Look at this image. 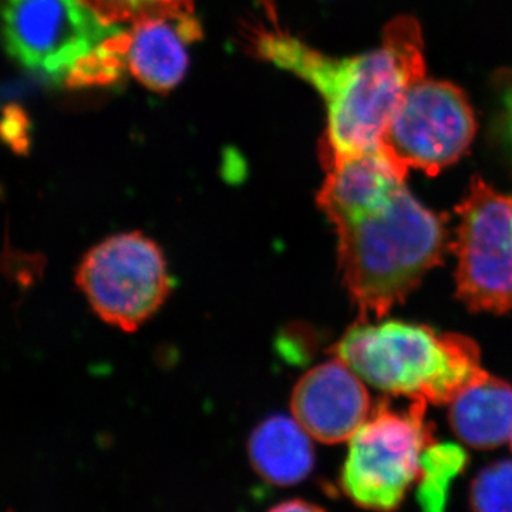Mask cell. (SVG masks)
Instances as JSON below:
<instances>
[{
  "instance_id": "11",
  "label": "cell",
  "mask_w": 512,
  "mask_h": 512,
  "mask_svg": "<svg viewBox=\"0 0 512 512\" xmlns=\"http://www.w3.org/2000/svg\"><path fill=\"white\" fill-rule=\"evenodd\" d=\"M248 456L255 473L279 487L301 483L315 466L312 437L295 417L284 414L268 417L255 427Z\"/></svg>"
},
{
  "instance_id": "7",
  "label": "cell",
  "mask_w": 512,
  "mask_h": 512,
  "mask_svg": "<svg viewBox=\"0 0 512 512\" xmlns=\"http://www.w3.org/2000/svg\"><path fill=\"white\" fill-rule=\"evenodd\" d=\"M121 30L86 0H5L3 33L9 55L52 80H67Z\"/></svg>"
},
{
  "instance_id": "8",
  "label": "cell",
  "mask_w": 512,
  "mask_h": 512,
  "mask_svg": "<svg viewBox=\"0 0 512 512\" xmlns=\"http://www.w3.org/2000/svg\"><path fill=\"white\" fill-rule=\"evenodd\" d=\"M476 128L463 90L423 77L407 89L394 111L382 148L407 170L436 175L467 153Z\"/></svg>"
},
{
  "instance_id": "15",
  "label": "cell",
  "mask_w": 512,
  "mask_h": 512,
  "mask_svg": "<svg viewBox=\"0 0 512 512\" xmlns=\"http://www.w3.org/2000/svg\"><path fill=\"white\" fill-rule=\"evenodd\" d=\"M473 512H512V461L487 466L474 478L470 490Z\"/></svg>"
},
{
  "instance_id": "12",
  "label": "cell",
  "mask_w": 512,
  "mask_h": 512,
  "mask_svg": "<svg viewBox=\"0 0 512 512\" xmlns=\"http://www.w3.org/2000/svg\"><path fill=\"white\" fill-rule=\"evenodd\" d=\"M450 424L468 446L488 450L512 437V386L487 373L450 403Z\"/></svg>"
},
{
  "instance_id": "14",
  "label": "cell",
  "mask_w": 512,
  "mask_h": 512,
  "mask_svg": "<svg viewBox=\"0 0 512 512\" xmlns=\"http://www.w3.org/2000/svg\"><path fill=\"white\" fill-rule=\"evenodd\" d=\"M109 25L131 26L141 20L194 13V0H86Z\"/></svg>"
},
{
  "instance_id": "4",
  "label": "cell",
  "mask_w": 512,
  "mask_h": 512,
  "mask_svg": "<svg viewBox=\"0 0 512 512\" xmlns=\"http://www.w3.org/2000/svg\"><path fill=\"white\" fill-rule=\"evenodd\" d=\"M426 407L424 400H414L399 412L380 402L349 440L340 487L360 508L397 510L419 480L421 457L434 443Z\"/></svg>"
},
{
  "instance_id": "5",
  "label": "cell",
  "mask_w": 512,
  "mask_h": 512,
  "mask_svg": "<svg viewBox=\"0 0 512 512\" xmlns=\"http://www.w3.org/2000/svg\"><path fill=\"white\" fill-rule=\"evenodd\" d=\"M76 285L103 322L124 332L153 318L171 292L163 249L138 231L94 245L77 268Z\"/></svg>"
},
{
  "instance_id": "18",
  "label": "cell",
  "mask_w": 512,
  "mask_h": 512,
  "mask_svg": "<svg viewBox=\"0 0 512 512\" xmlns=\"http://www.w3.org/2000/svg\"><path fill=\"white\" fill-rule=\"evenodd\" d=\"M511 448H512V437H511Z\"/></svg>"
},
{
  "instance_id": "9",
  "label": "cell",
  "mask_w": 512,
  "mask_h": 512,
  "mask_svg": "<svg viewBox=\"0 0 512 512\" xmlns=\"http://www.w3.org/2000/svg\"><path fill=\"white\" fill-rule=\"evenodd\" d=\"M362 380L338 357L312 367L293 387L292 416L313 440L323 444L349 441L372 413Z\"/></svg>"
},
{
  "instance_id": "6",
  "label": "cell",
  "mask_w": 512,
  "mask_h": 512,
  "mask_svg": "<svg viewBox=\"0 0 512 512\" xmlns=\"http://www.w3.org/2000/svg\"><path fill=\"white\" fill-rule=\"evenodd\" d=\"M457 296L470 311H512V195L474 177L456 208Z\"/></svg>"
},
{
  "instance_id": "10",
  "label": "cell",
  "mask_w": 512,
  "mask_h": 512,
  "mask_svg": "<svg viewBox=\"0 0 512 512\" xmlns=\"http://www.w3.org/2000/svg\"><path fill=\"white\" fill-rule=\"evenodd\" d=\"M201 35L194 13L134 23L126 29L127 70L147 89L170 92L187 72L188 46Z\"/></svg>"
},
{
  "instance_id": "13",
  "label": "cell",
  "mask_w": 512,
  "mask_h": 512,
  "mask_svg": "<svg viewBox=\"0 0 512 512\" xmlns=\"http://www.w3.org/2000/svg\"><path fill=\"white\" fill-rule=\"evenodd\" d=\"M463 448L451 443L430 444L421 457L417 501L421 512H446L450 485L467 464Z\"/></svg>"
},
{
  "instance_id": "17",
  "label": "cell",
  "mask_w": 512,
  "mask_h": 512,
  "mask_svg": "<svg viewBox=\"0 0 512 512\" xmlns=\"http://www.w3.org/2000/svg\"><path fill=\"white\" fill-rule=\"evenodd\" d=\"M268 512H326L318 504H313L311 501L295 500L282 501V503L274 505Z\"/></svg>"
},
{
  "instance_id": "16",
  "label": "cell",
  "mask_w": 512,
  "mask_h": 512,
  "mask_svg": "<svg viewBox=\"0 0 512 512\" xmlns=\"http://www.w3.org/2000/svg\"><path fill=\"white\" fill-rule=\"evenodd\" d=\"M498 110L497 126L512 151V69H504L495 77Z\"/></svg>"
},
{
  "instance_id": "3",
  "label": "cell",
  "mask_w": 512,
  "mask_h": 512,
  "mask_svg": "<svg viewBox=\"0 0 512 512\" xmlns=\"http://www.w3.org/2000/svg\"><path fill=\"white\" fill-rule=\"evenodd\" d=\"M332 353L377 389L433 404H450L487 375L473 339L399 320L362 322Z\"/></svg>"
},
{
  "instance_id": "1",
  "label": "cell",
  "mask_w": 512,
  "mask_h": 512,
  "mask_svg": "<svg viewBox=\"0 0 512 512\" xmlns=\"http://www.w3.org/2000/svg\"><path fill=\"white\" fill-rule=\"evenodd\" d=\"M258 52L311 84L325 101L328 128L319 150L323 167L382 150L394 111L407 89L426 74L420 26L409 16L387 23L380 46L359 56H326L281 33L259 37Z\"/></svg>"
},
{
  "instance_id": "2",
  "label": "cell",
  "mask_w": 512,
  "mask_h": 512,
  "mask_svg": "<svg viewBox=\"0 0 512 512\" xmlns=\"http://www.w3.org/2000/svg\"><path fill=\"white\" fill-rule=\"evenodd\" d=\"M330 222L359 323L370 315L383 318L402 303L446 249V218L417 201L406 183Z\"/></svg>"
}]
</instances>
